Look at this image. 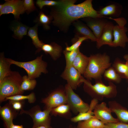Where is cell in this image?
Wrapping results in <instances>:
<instances>
[{
  "mask_svg": "<svg viewBox=\"0 0 128 128\" xmlns=\"http://www.w3.org/2000/svg\"><path fill=\"white\" fill-rule=\"evenodd\" d=\"M74 0L60 1L58 6H55L50 13L53 24L61 30L66 32L72 23L81 18H103L93 8L92 0H86L78 4Z\"/></svg>",
  "mask_w": 128,
  "mask_h": 128,
  "instance_id": "cell-1",
  "label": "cell"
},
{
  "mask_svg": "<svg viewBox=\"0 0 128 128\" xmlns=\"http://www.w3.org/2000/svg\"><path fill=\"white\" fill-rule=\"evenodd\" d=\"M111 65L110 57L106 53L91 55L84 76L88 80L101 79L105 71Z\"/></svg>",
  "mask_w": 128,
  "mask_h": 128,
  "instance_id": "cell-2",
  "label": "cell"
},
{
  "mask_svg": "<svg viewBox=\"0 0 128 128\" xmlns=\"http://www.w3.org/2000/svg\"><path fill=\"white\" fill-rule=\"evenodd\" d=\"M84 83L85 91L93 99L102 101L104 97L110 98L114 97L117 95V92L116 86L113 82H109V85L105 84L100 79L96 80L95 84L92 85L88 80L83 78L82 80Z\"/></svg>",
  "mask_w": 128,
  "mask_h": 128,
  "instance_id": "cell-3",
  "label": "cell"
},
{
  "mask_svg": "<svg viewBox=\"0 0 128 128\" xmlns=\"http://www.w3.org/2000/svg\"><path fill=\"white\" fill-rule=\"evenodd\" d=\"M22 77L18 72L11 71L0 82V103L7 97L23 93L21 89Z\"/></svg>",
  "mask_w": 128,
  "mask_h": 128,
  "instance_id": "cell-4",
  "label": "cell"
},
{
  "mask_svg": "<svg viewBox=\"0 0 128 128\" xmlns=\"http://www.w3.org/2000/svg\"><path fill=\"white\" fill-rule=\"evenodd\" d=\"M42 55L38 56L35 59L27 62H19L9 58L7 60L11 64H14L24 69L27 72L28 78L35 79L39 77L42 73H46L47 64L42 59Z\"/></svg>",
  "mask_w": 128,
  "mask_h": 128,
  "instance_id": "cell-5",
  "label": "cell"
},
{
  "mask_svg": "<svg viewBox=\"0 0 128 128\" xmlns=\"http://www.w3.org/2000/svg\"><path fill=\"white\" fill-rule=\"evenodd\" d=\"M52 109L47 108L43 111H42L39 106L37 105L28 110H25L22 109L21 110L20 113L26 114L31 116L33 123L32 128H35L41 125L51 128L50 114Z\"/></svg>",
  "mask_w": 128,
  "mask_h": 128,
  "instance_id": "cell-6",
  "label": "cell"
},
{
  "mask_svg": "<svg viewBox=\"0 0 128 128\" xmlns=\"http://www.w3.org/2000/svg\"><path fill=\"white\" fill-rule=\"evenodd\" d=\"M108 18L113 20L117 24L114 25L113 27L114 39L112 47L120 46L124 48L126 43L128 42V37L126 34L128 29L125 26L127 23L126 20L123 17L113 18L110 17Z\"/></svg>",
  "mask_w": 128,
  "mask_h": 128,
  "instance_id": "cell-7",
  "label": "cell"
},
{
  "mask_svg": "<svg viewBox=\"0 0 128 128\" xmlns=\"http://www.w3.org/2000/svg\"><path fill=\"white\" fill-rule=\"evenodd\" d=\"M73 90L69 84L66 85L65 91L67 97V104L75 113L87 111L90 105L84 102Z\"/></svg>",
  "mask_w": 128,
  "mask_h": 128,
  "instance_id": "cell-8",
  "label": "cell"
},
{
  "mask_svg": "<svg viewBox=\"0 0 128 128\" xmlns=\"http://www.w3.org/2000/svg\"><path fill=\"white\" fill-rule=\"evenodd\" d=\"M3 4V7L0 11V16L4 14H11L17 19L20 18V15L25 11L23 0H6Z\"/></svg>",
  "mask_w": 128,
  "mask_h": 128,
  "instance_id": "cell-9",
  "label": "cell"
},
{
  "mask_svg": "<svg viewBox=\"0 0 128 128\" xmlns=\"http://www.w3.org/2000/svg\"><path fill=\"white\" fill-rule=\"evenodd\" d=\"M112 112L110 109L107 106L106 103L105 102L97 104L93 110L94 116L105 124L120 122L117 118H115L112 116Z\"/></svg>",
  "mask_w": 128,
  "mask_h": 128,
  "instance_id": "cell-10",
  "label": "cell"
},
{
  "mask_svg": "<svg viewBox=\"0 0 128 128\" xmlns=\"http://www.w3.org/2000/svg\"><path fill=\"white\" fill-rule=\"evenodd\" d=\"M47 108H52L60 105L67 104V97L65 91L58 89L51 92L42 100Z\"/></svg>",
  "mask_w": 128,
  "mask_h": 128,
  "instance_id": "cell-11",
  "label": "cell"
},
{
  "mask_svg": "<svg viewBox=\"0 0 128 128\" xmlns=\"http://www.w3.org/2000/svg\"><path fill=\"white\" fill-rule=\"evenodd\" d=\"M61 77L67 81L73 89H76L80 84L82 83V80L83 77L81 74L73 65L65 68L61 75Z\"/></svg>",
  "mask_w": 128,
  "mask_h": 128,
  "instance_id": "cell-12",
  "label": "cell"
},
{
  "mask_svg": "<svg viewBox=\"0 0 128 128\" xmlns=\"http://www.w3.org/2000/svg\"><path fill=\"white\" fill-rule=\"evenodd\" d=\"M114 25L111 22L108 21L101 35L96 41L97 48H100L104 45H108L112 47Z\"/></svg>",
  "mask_w": 128,
  "mask_h": 128,
  "instance_id": "cell-13",
  "label": "cell"
},
{
  "mask_svg": "<svg viewBox=\"0 0 128 128\" xmlns=\"http://www.w3.org/2000/svg\"><path fill=\"white\" fill-rule=\"evenodd\" d=\"M86 25L92 31L97 40L101 35L108 21L103 18L87 17L83 18Z\"/></svg>",
  "mask_w": 128,
  "mask_h": 128,
  "instance_id": "cell-14",
  "label": "cell"
},
{
  "mask_svg": "<svg viewBox=\"0 0 128 128\" xmlns=\"http://www.w3.org/2000/svg\"><path fill=\"white\" fill-rule=\"evenodd\" d=\"M17 111L14 110L9 103L0 108V114L6 128H10L13 123V121L17 114Z\"/></svg>",
  "mask_w": 128,
  "mask_h": 128,
  "instance_id": "cell-15",
  "label": "cell"
},
{
  "mask_svg": "<svg viewBox=\"0 0 128 128\" xmlns=\"http://www.w3.org/2000/svg\"><path fill=\"white\" fill-rule=\"evenodd\" d=\"M109 108L112 112L114 113L120 122H128V110L123 108L118 102L115 101L108 102Z\"/></svg>",
  "mask_w": 128,
  "mask_h": 128,
  "instance_id": "cell-16",
  "label": "cell"
},
{
  "mask_svg": "<svg viewBox=\"0 0 128 128\" xmlns=\"http://www.w3.org/2000/svg\"><path fill=\"white\" fill-rule=\"evenodd\" d=\"M78 36L86 37L93 41H96L97 39L87 26L78 20L73 23Z\"/></svg>",
  "mask_w": 128,
  "mask_h": 128,
  "instance_id": "cell-17",
  "label": "cell"
},
{
  "mask_svg": "<svg viewBox=\"0 0 128 128\" xmlns=\"http://www.w3.org/2000/svg\"><path fill=\"white\" fill-rule=\"evenodd\" d=\"M122 9L121 5L113 4L106 6L97 11L99 14L103 18L107 16L118 17L121 14Z\"/></svg>",
  "mask_w": 128,
  "mask_h": 128,
  "instance_id": "cell-18",
  "label": "cell"
},
{
  "mask_svg": "<svg viewBox=\"0 0 128 128\" xmlns=\"http://www.w3.org/2000/svg\"><path fill=\"white\" fill-rule=\"evenodd\" d=\"M42 50L46 54H49L53 59L55 60L60 56L62 48L60 46L54 42L50 44L43 43L39 51Z\"/></svg>",
  "mask_w": 128,
  "mask_h": 128,
  "instance_id": "cell-19",
  "label": "cell"
},
{
  "mask_svg": "<svg viewBox=\"0 0 128 128\" xmlns=\"http://www.w3.org/2000/svg\"><path fill=\"white\" fill-rule=\"evenodd\" d=\"M89 62L88 57L80 52L77 55L73 64V66L81 74H84Z\"/></svg>",
  "mask_w": 128,
  "mask_h": 128,
  "instance_id": "cell-20",
  "label": "cell"
},
{
  "mask_svg": "<svg viewBox=\"0 0 128 128\" xmlns=\"http://www.w3.org/2000/svg\"><path fill=\"white\" fill-rule=\"evenodd\" d=\"M98 103V100L93 99L91 101L88 110L86 112L79 113L77 116L72 118L71 121L73 122H76L87 120L93 117L94 115L93 111Z\"/></svg>",
  "mask_w": 128,
  "mask_h": 128,
  "instance_id": "cell-21",
  "label": "cell"
},
{
  "mask_svg": "<svg viewBox=\"0 0 128 128\" xmlns=\"http://www.w3.org/2000/svg\"><path fill=\"white\" fill-rule=\"evenodd\" d=\"M105 124L94 116L87 120L79 122L77 128H104Z\"/></svg>",
  "mask_w": 128,
  "mask_h": 128,
  "instance_id": "cell-22",
  "label": "cell"
},
{
  "mask_svg": "<svg viewBox=\"0 0 128 128\" xmlns=\"http://www.w3.org/2000/svg\"><path fill=\"white\" fill-rule=\"evenodd\" d=\"M28 28V26L17 21L14 22L11 27V30L14 32V37L19 40L22 39L24 36L27 34Z\"/></svg>",
  "mask_w": 128,
  "mask_h": 128,
  "instance_id": "cell-23",
  "label": "cell"
},
{
  "mask_svg": "<svg viewBox=\"0 0 128 128\" xmlns=\"http://www.w3.org/2000/svg\"><path fill=\"white\" fill-rule=\"evenodd\" d=\"M11 64L6 59L4 52L0 54V82L11 71L10 65Z\"/></svg>",
  "mask_w": 128,
  "mask_h": 128,
  "instance_id": "cell-24",
  "label": "cell"
},
{
  "mask_svg": "<svg viewBox=\"0 0 128 128\" xmlns=\"http://www.w3.org/2000/svg\"><path fill=\"white\" fill-rule=\"evenodd\" d=\"M38 23L33 27L28 29L27 35L32 39L33 44L38 49L37 52H39L43 43L39 40L38 37L37 30Z\"/></svg>",
  "mask_w": 128,
  "mask_h": 128,
  "instance_id": "cell-25",
  "label": "cell"
},
{
  "mask_svg": "<svg viewBox=\"0 0 128 128\" xmlns=\"http://www.w3.org/2000/svg\"><path fill=\"white\" fill-rule=\"evenodd\" d=\"M103 75L105 78L109 82L119 83L121 80V77L112 66L106 70Z\"/></svg>",
  "mask_w": 128,
  "mask_h": 128,
  "instance_id": "cell-26",
  "label": "cell"
},
{
  "mask_svg": "<svg viewBox=\"0 0 128 128\" xmlns=\"http://www.w3.org/2000/svg\"><path fill=\"white\" fill-rule=\"evenodd\" d=\"M112 66L121 78L123 77L126 78L128 71V66L126 63H123L117 58L114 61Z\"/></svg>",
  "mask_w": 128,
  "mask_h": 128,
  "instance_id": "cell-27",
  "label": "cell"
},
{
  "mask_svg": "<svg viewBox=\"0 0 128 128\" xmlns=\"http://www.w3.org/2000/svg\"><path fill=\"white\" fill-rule=\"evenodd\" d=\"M37 83L36 79H30L27 75H24L22 77L21 89L23 91H25L32 90L35 87Z\"/></svg>",
  "mask_w": 128,
  "mask_h": 128,
  "instance_id": "cell-28",
  "label": "cell"
},
{
  "mask_svg": "<svg viewBox=\"0 0 128 128\" xmlns=\"http://www.w3.org/2000/svg\"><path fill=\"white\" fill-rule=\"evenodd\" d=\"M52 20L53 18L51 16L47 15L41 11L39 14L37 21L38 24H41L45 29L47 30L50 28L49 25Z\"/></svg>",
  "mask_w": 128,
  "mask_h": 128,
  "instance_id": "cell-29",
  "label": "cell"
},
{
  "mask_svg": "<svg viewBox=\"0 0 128 128\" xmlns=\"http://www.w3.org/2000/svg\"><path fill=\"white\" fill-rule=\"evenodd\" d=\"M80 52L79 48L70 51L65 50L64 51L63 53L66 61L65 68H68L73 65V63L76 57Z\"/></svg>",
  "mask_w": 128,
  "mask_h": 128,
  "instance_id": "cell-30",
  "label": "cell"
},
{
  "mask_svg": "<svg viewBox=\"0 0 128 128\" xmlns=\"http://www.w3.org/2000/svg\"><path fill=\"white\" fill-rule=\"evenodd\" d=\"M27 100L30 103H33L35 102L36 98L34 93L32 92L27 95H18L9 97L6 98L5 100L22 101L25 100Z\"/></svg>",
  "mask_w": 128,
  "mask_h": 128,
  "instance_id": "cell-31",
  "label": "cell"
},
{
  "mask_svg": "<svg viewBox=\"0 0 128 128\" xmlns=\"http://www.w3.org/2000/svg\"><path fill=\"white\" fill-rule=\"evenodd\" d=\"M70 109L68 104H64L53 108L50 113L54 115H64L68 114Z\"/></svg>",
  "mask_w": 128,
  "mask_h": 128,
  "instance_id": "cell-32",
  "label": "cell"
},
{
  "mask_svg": "<svg viewBox=\"0 0 128 128\" xmlns=\"http://www.w3.org/2000/svg\"><path fill=\"white\" fill-rule=\"evenodd\" d=\"M60 3V1H55L48 0H37L36 2L37 5L41 9L45 6H56Z\"/></svg>",
  "mask_w": 128,
  "mask_h": 128,
  "instance_id": "cell-33",
  "label": "cell"
},
{
  "mask_svg": "<svg viewBox=\"0 0 128 128\" xmlns=\"http://www.w3.org/2000/svg\"><path fill=\"white\" fill-rule=\"evenodd\" d=\"M78 36L77 40L71 46H67L66 48V50L70 51L76 50L79 48V46L83 41L89 39L86 37Z\"/></svg>",
  "mask_w": 128,
  "mask_h": 128,
  "instance_id": "cell-34",
  "label": "cell"
},
{
  "mask_svg": "<svg viewBox=\"0 0 128 128\" xmlns=\"http://www.w3.org/2000/svg\"><path fill=\"white\" fill-rule=\"evenodd\" d=\"M23 5L25 12L28 14L36 9L33 0H24Z\"/></svg>",
  "mask_w": 128,
  "mask_h": 128,
  "instance_id": "cell-35",
  "label": "cell"
},
{
  "mask_svg": "<svg viewBox=\"0 0 128 128\" xmlns=\"http://www.w3.org/2000/svg\"><path fill=\"white\" fill-rule=\"evenodd\" d=\"M104 128H128V124L119 122L105 124Z\"/></svg>",
  "mask_w": 128,
  "mask_h": 128,
  "instance_id": "cell-36",
  "label": "cell"
},
{
  "mask_svg": "<svg viewBox=\"0 0 128 128\" xmlns=\"http://www.w3.org/2000/svg\"><path fill=\"white\" fill-rule=\"evenodd\" d=\"M23 101L9 100V103L14 110L17 111L22 109L23 105Z\"/></svg>",
  "mask_w": 128,
  "mask_h": 128,
  "instance_id": "cell-37",
  "label": "cell"
},
{
  "mask_svg": "<svg viewBox=\"0 0 128 128\" xmlns=\"http://www.w3.org/2000/svg\"><path fill=\"white\" fill-rule=\"evenodd\" d=\"M10 128H23L22 125H15L13 123L11 126Z\"/></svg>",
  "mask_w": 128,
  "mask_h": 128,
  "instance_id": "cell-38",
  "label": "cell"
},
{
  "mask_svg": "<svg viewBox=\"0 0 128 128\" xmlns=\"http://www.w3.org/2000/svg\"><path fill=\"white\" fill-rule=\"evenodd\" d=\"M124 58L126 60V63L127 64L128 66V55H125L124 56ZM126 78L128 79V71L127 75Z\"/></svg>",
  "mask_w": 128,
  "mask_h": 128,
  "instance_id": "cell-39",
  "label": "cell"
},
{
  "mask_svg": "<svg viewBox=\"0 0 128 128\" xmlns=\"http://www.w3.org/2000/svg\"><path fill=\"white\" fill-rule=\"evenodd\" d=\"M35 128H51L46 126L43 125L40 126L36 127Z\"/></svg>",
  "mask_w": 128,
  "mask_h": 128,
  "instance_id": "cell-40",
  "label": "cell"
},
{
  "mask_svg": "<svg viewBox=\"0 0 128 128\" xmlns=\"http://www.w3.org/2000/svg\"><path fill=\"white\" fill-rule=\"evenodd\" d=\"M4 5L3 4H0V11L2 9Z\"/></svg>",
  "mask_w": 128,
  "mask_h": 128,
  "instance_id": "cell-41",
  "label": "cell"
}]
</instances>
